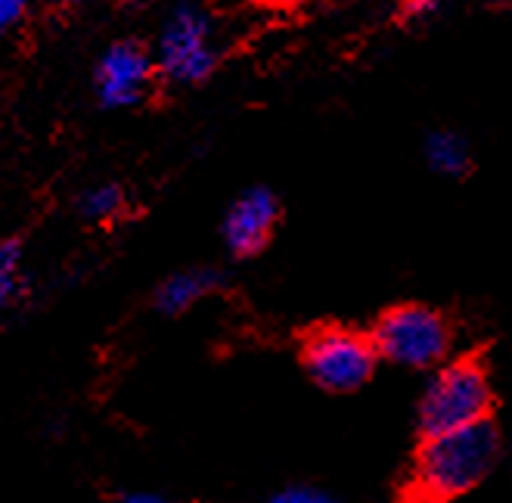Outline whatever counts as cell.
I'll use <instances>...</instances> for the list:
<instances>
[{"label": "cell", "instance_id": "obj_1", "mask_svg": "<svg viewBox=\"0 0 512 503\" xmlns=\"http://www.w3.org/2000/svg\"><path fill=\"white\" fill-rule=\"evenodd\" d=\"M503 457V435L500 426L481 420L454 432L426 435L413 454L404 503H450L463 494L475 491Z\"/></svg>", "mask_w": 512, "mask_h": 503}, {"label": "cell", "instance_id": "obj_2", "mask_svg": "<svg viewBox=\"0 0 512 503\" xmlns=\"http://www.w3.org/2000/svg\"><path fill=\"white\" fill-rule=\"evenodd\" d=\"M491 410L494 386L488 364L478 354H460V358H447L438 370L429 373L426 389L419 395L416 420L426 438L491 420Z\"/></svg>", "mask_w": 512, "mask_h": 503}, {"label": "cell", "instance_id": "obj_3", "mask_svg": "<svg viewBox=\"0 0 512 503\" xmlns=\"http://www.w3.org/2000/svg\"><path fill=\"white\" fill-rule=\"evenodd\" d=\"M370 342L379 361H388L401 370L432 373L447 358H454V327L444 317V311L423 305V302H404L385 308L370 327Z\"/></svg>", "mask_w": 512, "mask_h": 503}, {"label": "cell", "instance_id": "obj_4", "mask_svg": "<svg viewBox=\"0 0 512 503\" xmlns=\"http://www.w3.org/2000/svg\"><path fill=\"white\" fill-rule=\"evenodd\" d=\"M301 367L317 389L329 395L360 392L376 376L379 358L364 330L323 323L301 339Z\"/></svg>", "mask_w": 512, "mask_h": 503}, {"label": "cell", "instance_id": "obj_5", "mask_svg": "<svg viewBox=\"0 0 512 503\" xmlns=\"http://www.w3.org/2000/svg\"><path fill=\"white\" fill-rule=\"evenodd\" d=\"M218 59L221 56L215 47L212 16L196 4L171 7L159 28L156 50H153L156 78L193 87L215 75Z\"/></svg>", "mask_w": 512, "mask_h": 503}, {"label": "cell", "instance_id": "obj_6", "mask_svg": "<svg viewBox=\"0 0 512 503\" xmlns=\"http://www.w3.org/2000/svg\"><path fill=\"white\" fill-rule=\"evenodd\" d=\"M153 81H156L153 53L131 38L109 44L94 69V91L103 109L140 106Z\"/></svg>", "mask_w": 512, "mask_h": 503}, {"label": "cell", "instance_id": "obj_7", "mask_svg": "<svg viewBox=\"0 0 512 503\" xmlns=\"http://www.w3.org/2000/svg\"><path fill=\"white\" fill-rule=\"evenodd\" d=\"M283 218L280 196L270 187H249L239 193L221 221V240L233 258H255L261 255Z\"/></svg>", "mask_w": 512, "mask_h": 503}, {"label": "cell", "instance_id": "obj_8", "mask_svg": "<svg viewBox=\"0 0 512 503\" xmlns=\"http://www.w3.org/2000/svg\"><path fill=\"white\" fill-rule=\"evenodd\" d=\"M224 286V274L218 268H187L165 277L153 292V308L165 317L187 314L202 299L215 295Z\"/></svg>", "mask_w": 512, "mask_h": 503}, {"label": "cell", "instance_id": "obj_9", "mask_svg": "<svg viewBox=\"0 0 512 503\" xmlns=\"http://www.w3.org/2000/svg\"><path fill=\"white\" fill-rule=\"evenodd\" d=\"M423 156L429 162V168L447 181H463V177L472 174V146L460 131H450V128H438L426 137L423 143Z\"/></svg>", "mask_w": 512, "mask_h": 503}, {"label": "cell", "instance_id": "obj_10", "mask_svg": "<svg viewBox=\"0 0 512 503\" xmlns=\"http://www.w3.org/2000/svg\"><path fill=\"white\" fill-rule=\"evenodd\" d=\"M125 209H128V193L115 181L94 184L78 196V215L87 224H112L115 218L125 215Z\"/></svg>", "mask_w": 512, "mask_h": 503}, {"label": "cell", "instance_id": "obj_11", "mask_svg": "<svg viewBox=\"0 0 512 503\" xmlns=\"http://www.w3.org/2000/svg\"><path fill=\"white\" fill-rule=\"evenodd\" d=\"M22 292V240H0V308Z\"/></svg>", "mask_w": 512, "mask_h": 503}, {"label": "cell", "instance_id": "obj_12", "mask_svg": "<svg viewBox=\"0 0 512 503\" xmlns=\"http://www.w3.org/2000/svg\"><path fill=\"white\" fill-rule=\"evenodd\" d=\"M270 503H336V497L317 485H286L270 494Z\"/></svg>", "mask_w": 512, "mask_h": 503}, {"label": "cell", "instance_id": "obj_13", "mask_svg": "<svg viewBox=\"0 0 512 503\" xmlns=\"http://www.w3.org/2000/svg\"><path fill=\"white\" fill-rule=\"evenodd\" d=\"M25 16H28V7L22 0H0V41H7L25 22Z\"/></svg>", "mask_w": 512, "mask_h": 503}, {"label": "cell", "instance_id": "obj_14", "mask_svg": "<svg viewBox=\"0 0 512 503\" xmlns=\"http://www.w3.org/2000/svg\"><path fill=\"white\" fill-rule=\"evenodd\" d=\"M115 503H171V500L156 491H125L115 497Z\"/></svg>", "mask_w": 512, "mask_h": 503}, {"label": "cell", "instance_id": "obj_15", "mask_svg": "<svg viewBox=\"0 0 512 503\" xmlns=\"http://www.w3.org/2000/svg\"><path fill=\"white\" fill-rule=\"evenodd\" d=\"M438 10H441V7L432 4V0H416V4H404V13H407L410 19H423V16L438 13Z\"/></svg>", "mask_w": 512, "mask_h": 503}]
</instances>
